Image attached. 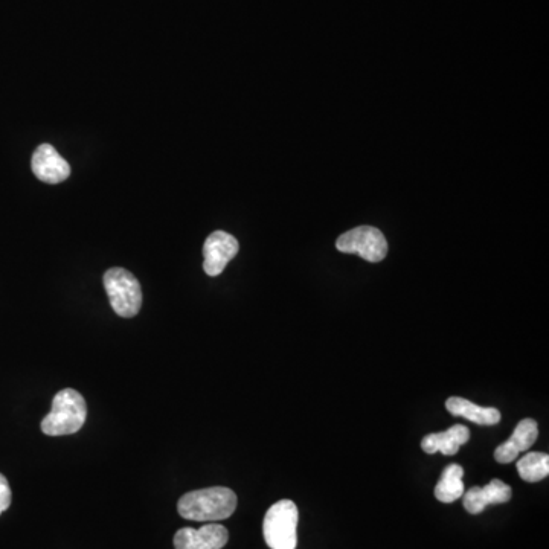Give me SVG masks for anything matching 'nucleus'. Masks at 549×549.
Listing matches in <instances>:
<instances>
[{
  "label": "nucleus",
  "instance_id": "obj_1",
  "mask_svg": "<svg viewBox=\"0 0 549 549\" xmlns=\"http://www.w3.org/2000/svg\"><path fill=\"white\" fill-rule=\"evenodd\" d=\"M237 508V495L231 488L211 487L194 490L179 499L177 511L183 519L196 522L225 521Z\"/></svg>",
  "mask_w": 549,
  "mask_h": 549
},
{
  "label": "nucleus",
  "instance_id": "obj_2",
  "mask_svg": "<svg viewBox=\"0 0 549 549\" xmlns=\"http://www.w3.org/2000/svg\"><path fill=\"white\" fill-rule=\"evenodd\" d=\"M86 400L75 389H61L54 400L52 409L42 421L43 434L49 437H61L80 431L86 423Z\"/></svg>",
  "mask_w": 549,
  "mask_h": 549
},
{
  "label": "nucleus",
  "instance_id": "obj_3",
  "mask_svg": "<svg viewBox=\"0 0 549 549\" xmlns=\"http://www.w3.org/2000/svg\"><path fill=\"white\" fill-rule=\"evenodd\" d=\"M299 513L289 499L273 504L263 522L264 540L270 549H296Z\"/></svg>",
  "mask_w": 549,
  "mask_h": 549
},
{
  "label": "nucleus",
  "instance_id": "obj_4",
  "mask_svg": "<svg viewBox=\"0 0 549 549\" xmlns=\"http://www.w3.org/2000/svg\"><path fill=\"white\" fill-rule=\"evenodd\" d=\"M103 281L116 315L121 318L138 315L142 305V290L132 272L122 267H113L104 273Z\"/></svg>",
  "mask_w": 549,
  "mask_h": 549
},
{
  "label": "nucleus",
  "instance_id": "obj_5",
  "mask_svg": "<svg viewBox=\"0 0 549 549\" xmlns=\"http://www.w3.org/2000/svg\"><path fill=\"white\" fill-rule=\"evenodd\" d=\"M336 248L344 254H357L370 263H379L388 255L385 235L373 226H360L345 232L336 241Z\"/></svg>",
  "mask_w": 549,
  "mask_h": 549
},
{
  "label": "nucleus",
  "instance_id": "obj_6",
  "mask_svg": "<svg viewBox=\"0 0 549 549\" xmlns=\"http://www.w3.org/2000/svg\"><path fill=\"white\" fill-rule=\"evenodd\" d=\"M238 249L240 244L234 235L225 231L212 232L203 246V257H205L203 269L209 277H219L229 261L238 254Z\"/></svg>",
  "mask_w": 549,
  "mask_h": 549
},
{
  "label": "nucleus",
  "instance_id": "obj_7",
  "mask_svg": "<svg viewBox=\"0 0 549 549\" xmlns=\"http://www.w3.org/2000/svg\"><path fill=\"white\" fill-rule=\"evenodd\" d=\"M229 540V533L223 525H203L199 530L194 528H182L174 536V548L176 549H222Z\"/></svg>",
  "mask_w": 549,
  "mask_h": 549
},
{
  "label": "nucleus",
  "instance_id": "obj_8",
  "mask_svg": "<svg viewBox=\"0 0 549 549\" xmlns=\"http://www.w3.org/2000/svg\"><path fill=\"white\" fill-rule=\"evenodd\" d=\"M31 167L37 179L52 185L65 182L71 176V167L68 162L65 158H61L58 151L49 144H42L34 151Z\"/></svg>",
  "mask_w": 549,
  "mask_h": 549
},
{
  "label": "nucleus",
  "instance_id": "obj_9",
  "mask_svg": "<svg viewBox=\"0 0 549 549\" xmlns=\"http://www.w3.org/2000/svg\"><path fill=\"white\" fill-rule=\"evenodd\" d=\"M537 437H539V426L536 421L525 418L517 424L510 440L505 441L495 450V460L499 464L513 463L517 456L536 443Z\"/></svg>",
  "mask_w": 549,
  "mask_h": 549
},
{
  "label": "nucleus",
  "instance_id": "obj_10",
  "mask_svg": "<svg viewBox=\"0 0 549 549\" xmlns=\"http://www.w3.org/2000/svg\"><path fill=\"white\" fill-rule=\"evenodd\" d=\"M464 508L470 514H479L488 505L505 504L511 499L510 485L502 482L501 479H493L485 487H472L469 492L464 493Z\"/></svg>",
  "mask_w": 549,
  "mask_h": 549
},
{
  "label": "nucleus",
  "instance_id": "obj_11",
  "mask_svg": "<svg viewBox=\"0 0 549 549\" xmlns=\"http://www.w3.org/2000/svg\"><path fill=\"white\" fill-rule=\"evenodd\" d=\"M470 440V431L463 424H455L449 431L441 434L426 435L421 440V449L429 455L441 452L446 456H453L460 452V447Z\"/></svg>",
  "mask_w": 549,
  "mask_h": 549
},
{
  "label": "nucleus",
  "instance_id": "obj_12",
  "mask_svg": "<svg viewBox=\"0 0 549 549\" xmlns=\"http://www.w3.org/2000/svg\"><path fill=\"white\" fill-rule=\"evenodd\" d=\"M446 409L455 417H463L481 426H495L501 421V412L495 408H482L461 397L447 400Z\"/></svg>",
  "mask_w": 549,
  "mask_h": 549
},
{
  "label": "nucleus",
  "instance_id": "obj_13",
  "mask_svg": "<svg viewBox=\"0 0 549 549\" xmlns=\"http://www.w3.org/2000/svg\"><path fill=\"white\" fill-rule=\"evenodd\" d=\"M464 469L458 464H450L443 470L440 482L435 487V498L444 504H452L463 498L464 492Z\"/></svg>",
  "mask_w": 549,
  "mask_h": 549
},
{
  "label": "nucleus",
  "instance_id": "obj_14",
  "mask_svg": "<svg viewBox=\"0 0 549 549\" xmlns=\"http://www.w3.org/2000/svg\"><path fill=\"white\" fill-rule=\"evenodd\" d=\"M517 472L527 482H539L549 475L548 453L530 452L517 463Z\"/></svg>",
  "mask_w": 549,
  "mask_h": 549
},
{
  "label": "nucleus",
  "instance_id": "obj_15",
  "mask_svg": "<svg viewBox=\"0 0 549 549\" xmlns=\"http://www.w3.org/2000/svg\"><path fill=\"white\" fill-rule=\"evenodd\" d=\"M11 499H13V495H11L10 484H8L7 478L0 473V514L10 508Z\"/></svg>",
  "mask_w": 549,
  "mask_h": 549
}]
</instances>
